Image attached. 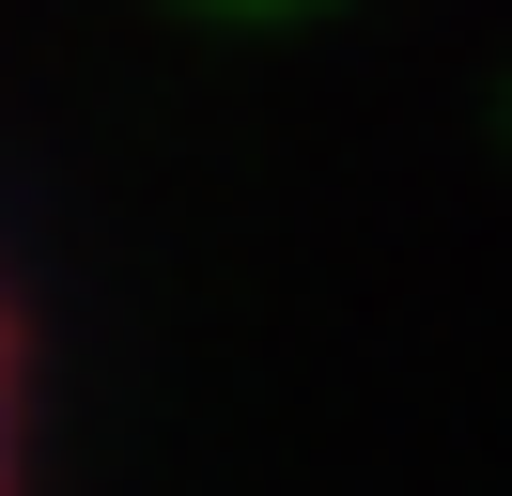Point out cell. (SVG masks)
Returning a JSON list of instances; mask_svg holds the SVG:
<instances>
[{
	"label": "cell",
	"instance_id": "cell-1",
	"mask_svg": "<svg viewBox=\"0 0 512 496\" xmlns=\"http://www.w3.org/2000/svg\"><path fill=\"white\" fill-rule=\"evenodd\" d=\"M0 496H63V434H47V341H32L16 264H0Z\"/></svg>",
	"mask_w": 512,
	"mask_h": 496
}]
</instances>
